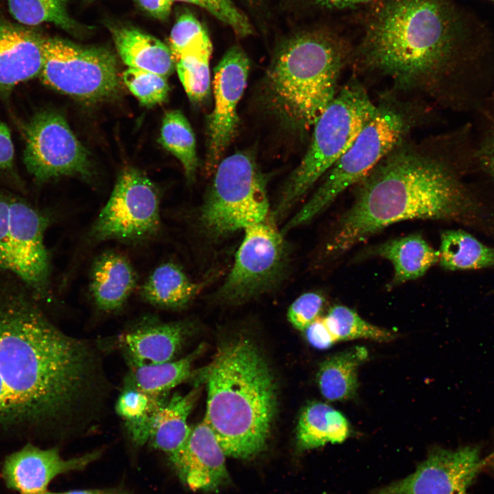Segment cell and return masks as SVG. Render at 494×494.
Here are the masks:
<instances>
[{"instance_id":"1","label":"cell","mask_w":494,"mask_h":494,"mask_svg":"<svg viewBox=\"0 0 494 494\" xmlns=\"http://www.w3.org/2000/svg\"><path fill=\"white\" fill-rule=\"evenodd\" d=\"M37 302L0 270V432L83 428L109 390L99 353L58 329Z\"/></svg>"},{"instance_id":"2","label":"cell","mask_w":494,"mask_h":494,"mask_svg":"<svg viewBox=\"0 0 494 494\" xmlns=\"http://www.w3.org/2000/svg\"><path fill=\"white\" fill-rule=\"evenodd\" d=\"M491 47L449 0H386L367 26L362 54L367 67L400 89L474 112L494 93Z\"/></svg>"},{"instance_id":"3","label":"cell","mask_w":494,"mask_h":494,"mask_svg":"<svg viewBox=\"0 0 494 494\" xmlns=\"http://www.w3.org/2000/svg\"><path fill=\"white\" fill-rule=\"evenodd\" d=\"M401 144L359 182L353 204L340 218L326 246L328 255L339 256L403 220L471 222L477 215L478 202L459 171L474 163L468 134L463 132L454 149L443 154Z\"/></svg>"},{"instance_id":"4","label":"cell","mask_w":494,"mask_h":494,"mask_svg":"<svg viewBox=\"0 0 494 494\" xmlns=\"http://www.w3.org/2000/svg\"><path fill=\"white\" fill-rule=\"evenodd\" d=\"M202 377L207 386L204 420L226 456L248 458L266 446L277 408L267 362L250 340L239 338L217 349Z\"/></svg>"},{"instance_id":"5","label":"cell","mask_w":494,"mask_h":494,"mask_svg":"<svg viewBox=\"0 0 494 494\" xmlns=\"http://www.w3.org/2000/svg\"><path fill=\"white\" fill-rule=\"evenodd\" d=\"M349 51L346 41L328 30L305 32L286 40L263 77L266 108L292 132L309 131L335 97Z\"/></svg>"},{"instance_id":"6","label":"cell","mask_w":494,"mask_h":494,"mask_svg":"<svg viewBox=\"0 0 494 494\" xmlns=\"http://www.w3.org/2000/svg\"><path fill=\"white\" fill-rule=\"evenodd\" d=\"M377 109L363 86L352 81L338 90L314 126L309 146L283 185L272 213L283 220L355 141Z\"/></svg>"},{"instance_id":"7","label":"cell","mask_w":494,"mask_h":494,"mask_svg":"<svg viewBox=\"0 0 494 494\" xmlns=\"http://www.w3.org/2000/svg\"><path fill=\"white\" fill-rule=\"evenodd\" d=\"M406 114L383 104L360 134L325 174L324 180L309 200L286 222L285 235L327 209L344 190L359 183L395 148L402 143L410 127Z\"/></svg>"},{"instance_id":"8","label":"cell","mask_w":494,"mask_h":494,"mask_svg":"<svg viewBox=\"0 0 494 494\" xmlns=\"http://www.w3.org/2000/svg\"><path fill=\"white\" fill-rule=\"evenodd\" d=\"M266 182L250 152L222 159L199 209L203 232L220 239L265 221L270 211Z\"/></svg>"},{"instance_id":"9","label":"cell","mask_w":494,"mask_h":494,"mask_svg":"<svg viewBox=\"0 0 494 494\" xmlns=\"http://www.w3.org/2000/svg\"><path fill=\"white\" fill-rule=\"evenodd\" d=\"M50 218L25 198L0 189V270L37 300L49 296L51 261L45 244Z\"/></svg>"},{"instance_id":"10","label":"cell","mask_w":494,"mask_h":494,"mask_svg":"<svg viewBox=\"0 0 494 494\" xmlns=\"http://www.w3.org/2000/svg\"><path fill=\"white\" fill-rule=\"evenodd\" d=\"M266 220L244 229L232 268L215 294L220 302L242 304L274 290L287 278L290 248L281 231Z\"/></svg>"},{"instance_id":"11","label":"cell","mask_w":494,"mask_h":494,"mask_svg":"<svg viewBox=\"0 0 494 494\" xmlns=\"http://www.w3.org/2000/svg\"><path fill=\"white\" fill-rule=\"evenodd\" d=\"M39 76L50 88L88 103L109 99L120 87L116 59L110 51L57 38H44Z\"/></svg>"},{"instance_id":"12","label":"cell","mask_w":494,"mask_h":494,"mask_svg":"<svg viewBox=\"0 0 494 494\" xmlns=\"http://www.w3.org/2000/svg\"><path fill=\"white\" fill-rule=\"evenodd\" d=\"M161 226L160 200L152 182L129 167L119 175L112 193L92 225L94 241L139 242L155 235Z\"/></svg>"},{"instance_id":"13","label":"cell","mask_w":494,"mask_h":494,"mask_svg":"<svg viewBox=\"0 0 494 494\" xmlns=\"http://www.w3.org/2000/svg\"><path fill=\"white\" fill-rule=\"evenodd\" d=\"M23 132V163L37 182L64 176H91L87 150L58 113H37L25 125Z\"/></svg>"},{"instance_id":"14","label":"cell","mask_w":494,"mask_h":494,"mask_svg":"<svg viewBox=\"0 0 494 494\" xmlns=\"http://www.w3.org/2000/svg\"><path fill=\"white\" fill-rule=\"evenodd\" d=\"M250 61L241 47L234 45L224 54L214 69V108L207 119L204 169L214 173L237 126V107L247 84Z\"/></svg>"},{"instance_id":"15","label":"cell","mask_w":494,"mask_h":494,"mask_svg":"<svg viewBox=\"0 0 494 494\" xmlns=\"http://www.w3.org/2000/svg\"><path fill=\"white\" fill-rule=\"evenodd\" d=\"M486 464L478 446L437 448L410 475L371 494H464Z\"/></svg>"},{"instance_id":"16","label":"cell","mask_w":494,"mask_h":494,"mask_svg":"<svg viewBox=\"0 0 494 494\" xmlns=\"http://www.w3.org/2000/svg\"><path fill=\"white\" fill-rule=\"evenodd\" d=\"M99 456V451L64 459L58 449L27 444L8 456L2 473L8 487L20 494H43L57 475L84 469Z\"/></svg>"},{"instance_id":"17","label":"cell","mask_w":494,"mask_h":494,"mask_svg":"<svg viewBox=\"0 0 494 494\" xmlns=\"http://www.w3.org/2000/svg\"><path fill=\"white\" fill-rule=\"evenodd\" d=\"M225 456L213 430L203 420L191 429L185 446L171 462L189 488L211 491L228 479Z\"/></svg>"},{"instance_id":"18","label":"cell","mask_w":494,"mask_h":494,"mask_svg":"<svg viewBox=\"0 0 494 494\" xmlns=\"http://www.w3.org/2000/svg\"><path fill=\"white\" fill-rule=\"evenodd\" d=\"M44 38L25 26L0 21V93L39 75Z\"/></svg>"},{"instance_id":"19","label":"cell","mask_w":494,"mask_h":494,"mask_svg":"<svg viewBox=\"0 0 494 494\" xmlns=\"http://www.w3.org/2000/svg\"><path fill=\"white\" fill-rule=\"evenodd\" d=\"M181 322L148 320L119 336V346L130 367L172 361L185 339Z\"/></svg>"},{"instance_id":"20","label":"cell","mask_w":494,"mask_h":494,"mask_svg":"<svg viewBox=\"0 0 494 494\" xmlns=\"http://www.w3.org/2000/svg\"><path fill=\"white\" fill-rule=\"evenodd\" d=\"M137 281L135 270L126 257L115 252H106L93 264L90 292L99 309L112 312L126 303Z\"/></svg>"},{"instance_id":"21","label":"cell","mask_w":494,"mask_h":494,"mask_svg":"<svg viewBox=\"0 0 494 494\" xmlns=\"http://www.w3.org/2000/svg\"><path fill=\"white\" fill-rule=\"evenodd\" d=\"M196 390L165 399L156 410L148 443L174 458L185 446L191 432L187 419L196 399Z\"/></svg>"},{"instance_id":"22","label":"cell","mask_w":494,"mask_h":494,"mask_svg":"<svg viewBox=\"0 0 494 494\" xmlns=\"http://www.w3.org/2000/svg\"><path fill=\"white\" fill-rule=\"evenodd\" d=\"M117 51L129 67L153 72L167 78L175 60L170 48L158 38L132 27L112 31Z\"/></svg>"},{"instance_id":"23","label":"cell","mask_w":494,"mask_h":494,"mask_svg":"<svg viewBox=\"0 0 494 494\" xmlns=\"http://www.w3.org/2000/svg\"><path fill=\"white\" fill-rule=\"evenodd\" d=\"M370 253L392 263L395 270L393 285L423 276L439 258L438 251L418 234L389 240L375 247Z\"/></svg>"},{"instance_id":"24","label":"cell","mask_w":494,"mask_h":494,"mask_svg":"<svg viewBox=\"0 0 494 494\" xmlns=\"http://www.w3.org/2000/svg\"><path fill=\"white\" fill-rule=\"evenodd\" d=\"M203 284L191 280L178 265L167 262L156 267L140 290L141 296L154 305L181 308L200 292Z\"/></svg>"},{"instance_id":"25","label":"cell","mask_w":494,"mask_h":494,"mask_svg":"<svg viewBox=\"0 0 494 494\" xmlns=\"http://www.w3.org/2000/svg\"><path fill=\"white\" fill-rule=\"evenodd\" d=\"M349 434L350 427L345 416L321 402H312L303 408L296 427L297 444L302 450L327 443H341Z\"/></svg>"},{"instance_id":"26","label":"cell","mask_w":494,"mask_h":494,"mask_svg":"<svg viewBox=\"0 0 494 494\" xmlns=\"http://www.w3.org/2000/svg\"><path fill=\"white\" fill-rule=\"evenodd\" d=\"M367 357L366 348L355 346L323 361L317 374L322 395L332 401L353 397L358 386V368Z\"/></svg>"},{"instance_id":"27","label":"cell","mask_w":494,"mask_h":494,"mask_svg":"<svg viewBox=\"0 0 494 494\" xmlns=\"http://www.w3.org/2000/svg\"><path fill=\"white\" fill-rule=\"evenodd\" d=\"M438 252L439 263L445 270L494 268V248L462 230L444 231Z\"/></svg>"},{"instance_id":"28","label":"cell","mask_w":494,"mask_h":494,"mask_svg":"<svg viewBox=\"0 0 494 494\" xmlns=\"http://www.w3.org/2000/svg\"><path fill=\"white\" fill-rule=\"evenodd\" d=\"M212 50L206 32L187 47L175 62L181 84L194 104H204L211 93L209 60Z\"/></svg>"},{"instance_id":"29","label":"cell","mask_w":494,"mask_h":494,"mask_svg":"<svg viewBox=\"0 0 494 494\" xmlns=\"http://www.w3.org/2000/svg\"><path fill=\"white\" fill-rule=\"evenodd\" d=\"M164 398L154 397L126 384L116 404V412L126 423L132 440L137 445L148 443L154 414Z\"/></svg>"},{"instance_id":"30","label":"cell","mask_w":494,"mask_h":494,"mask_svg":"<svg viewBox=\"0 0 494 494\" xmlns=\"http://www.w3.org/2000/svg\"><path fill=\"white\" fill-rule=\"evenodd\" d=\"M195 357L196 354L193 353L176 361L130 367L127 384L154 397L161 398L190 376Z\"/></svg>"},{"instance_id":"31","label":"cell","mask_w":494,"mask_h":494,"mask_svg":"<svg viewBox=\"0 0 494 494\" xmlns=\"http://www.w3.org/2000/svg\"><path fill=\"white\" fill-rule=\"evenodd\" d=\"M158 141L180 161L187 178L193 181L198 166L196 138L189 121L181 111L174 110L165 114Z\"/></svg>"},{"instance_id":"32","label":"cell","mask_w":494,"mask_h":494,"mask_svg":"<svg viewBox=\"0 0 494 494\" xmlns=\"http://www.w3.org/2000/svg\"><path fill=\"white\" fill-rule=\"evenodd\" d=\"M324 320L336 341L362 338L388 342L394 338L390 331L366 322L355 311L344 305L333 306Z\"/></svg>"},{"instance_id":"33","label":"cell","mask_w":494,"mask_h":494,"mask_svg":"<svg viewBox=\"0 0 494 494\" xmlns=\"http://www.w3.org/2000/svg\"><path fill=\"white\" fill-rule=\"evenodd\" d=\"M13 17L25 26L51 23L71 30L74 22L67 10V0H7Z\"/></svg>"},{"instance_id":"34","label":"cell","mask_w":494,"mask_h":494,"mask_svg":"<svg viewBox=\"0 0 494 494\" xmlns=\"http://www.w3.org/2000/svg\"><path fill=\"white\" fill-rule=\"evenodd\" d=\"M474 112L476 115L475 133L472 132L474 161L494 181V94Z\"/></svg>"},{"instance_id":"35","label":"cell","mask_w":494,"mask_h":494,"mask_svg":"<svg viewBox=\"0 0 494 494\" xmlns=\"http://www.w3.org/2000/svg\"><path fill=\"white\" fill-rule=\"evenodd\" d=\"M122 76L126 86L143 106H153L167 99L169 86L165 77L131 67Z\"/></svg>"},{"instance_id":"36","label":"cell","mask_w":494,"mask_h":494,"mask_svg":"<svg viewBox=\"0 0 494 494\" xmlns=\"http://www.w3.org/2000/svg\"><path fill=\"white\" fill-rule=\"evenodd\" d=\"M198 5L226 24L240 37L252 34V27L247 16L231 0H172Z\"/></svg>"},{"instance_id":"37","label":"cell","mask_w":494,"mask_h":494,"mask_svg":"<svg viewBox=\"0 0 494 494\" xmlns=\"http://www.w3.org/2000/svg\"><path fill=\"white\" fill-rule=\"evenodd\" d=\"M325 303L324 296L318 292H306L290 306L287 317L296 329L305 331L318 317Z\"/></svg>"},{"instance_id":"38","label":"cell","mask_w":494,"mask_h":494,"mask_svg":"<svg viewBox=\"0 0 494 494\" xmlns=\"http://www.w3.org/2000/svg\"><path fill=\"white\" fill-rule=\"evenodd\" d=\"M206 32L192 14L183 13L176 20L169 36V48L175 62L187 47Z\"/></svg>"},{"instance_id":"39","label":"cell","mask_w":494,"mask_h":494,"mask_svg":"<svg viewBox=\"0 0 494 494\" xmlns=\"http://www.w3.org/2000/svg\"><path fill=\"white\" fill-rule=\"evenodd\" d=\"M305 331L310 344L318 349H328L337 342L326 325L324 317H318Z\"/></svg>"},{"instance_id":"40","label":"cell","mask_w":494,"mask_h":494,"mask_svg":"<svg viewBox=\"0 0 494 494\" xmlns=\"http://www.w3.org/2000/svg\"><path fill=\"white\" fill-rule=\"evenodd\" d=\"M14 150L10 130L0 119V172L13 175Z\"/></svg>"},{"instance_id":"41","label":"cell","mask_w":494,"mask_h":494,"mask_svg":"<svg viewBox=\"0 0 494 494\" xmlns=\"http://www.w3.org/2000/svg\"><path fill=\"white\" fill-rule=\"evenodd\" d=\"M141 7L150 15L164 20L171 12L172 0H138Z\"/></svg>"},{"instance_id":"42","label":"cell","mask_w":494,"mask_h":494,"mask_svg":"<svg viewBox=\"0 0 494 494\" xmlns=\"http://www.w3.org/2000/svg\"><path fill=\"white\" fill-rule=\"evenodd\" d=\"M321 5L333 8H342L353 5L368 3L374 0H311Z\"/></svg>"},{"instance_id":"43","label":"cell","mask_w":494,"mask_h":494,"mask_svg":"<svg viewBox=\"0 0 494 494\" xmlns=\"http://www.w3.org/2000/svg\"><path fill=\"white\" fill-rule=\"evenodd\" d=\"M43 494H128L125 492L116 490H75L62 493L47 492Z\"/></svg>"},{"instance_id":"44","label":"cell","mask_w":494,"mask_h":494,"mask_svg":"<svg viewBox=\"0 0 494 494\" xmlns=\"http://www.w3.org/2000/svg\"><path fill=\"white\" fill-rule=\"evenodd\" d=\"M491 461H494V452L489 456Z\"/></svg>"},{"instance_id":"45","label":"cell","mask_w":494,"mask_h":494,"mask_svg":"<svg viewBox=\"0 0 494 494\" xmlns=\"http://www.w3.org/2000/svg\"><path fill=\"white\" fill-rule=\"evenodd\" d=\"M464 494H468V493H464Z\"/></svg>"},{"instance_id":"46","label":"cell","mask_w":494,"mask_h":494,"mask_svg":"<svg viewBox=\"0 0 494 494\" xmlns=\"http://www.w3.org/2000/svg\"><path fill=\"white\" fill-rule=\"evenodd\" d=\"M491 1H494V0H491Z\"/></svg>"}]
</instances>
